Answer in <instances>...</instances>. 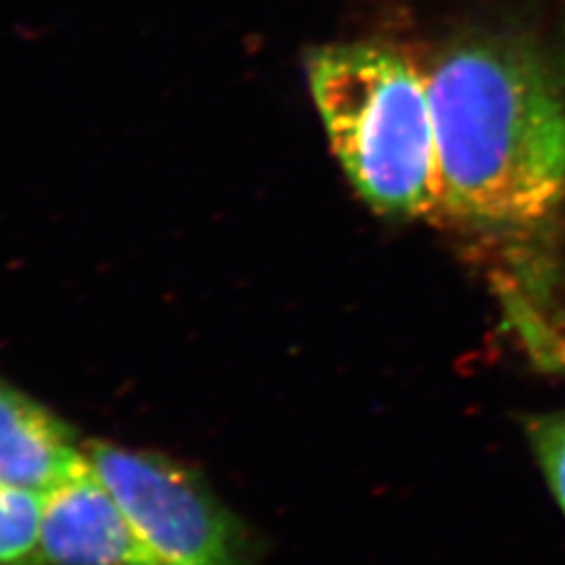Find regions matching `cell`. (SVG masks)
Masks as SVG:
<instances>
[{"label":"cell","mask_w":565,"mask_h":565,"mask_svg":"<svg viewBox=\"0 0 565 565\" xmlns=\"http://www.w3.org/2000/svg\"><path fill=\"white\" fill-rule=\"evenodd\" d=\"M438 214L486 226L539 223L565 193V105L536 61L463 44L427 72Z\"/></svg>","instance_id":"obj_1"},{"label":"cell","mask_w":565,"mask_h":565,"mask_svg":"<svg viewBox=\"0 0 565 565\" xmlns=\"http://www.w3.org/2000/svg\"><path fill=\"white\" fill-rule=\"evenodd\" d=\"M308 84L345 177L377 214L438 212V153L427 74L373 42L321 46Z\"/></svg>","instance_id":"obj_2"},{"label":"cell","mask_w":565,"mask_h":565,"mask_svg":"<svg viewBox=\"0 0 565 565\" xmlns=\"http://www.w3.org/2000/svg\"><path fill=\"white\" fill-rule=\"evenodd\" d=\"M93 473L170 565H258L254 530L202 473L162 452L86 443Z\"/></svg>","instance_id":"obj_3"},{"label":"cell","mask_w":565,"mask_h":565,"mask_svg":"<svg viewBox=\"0 0 565 565\" xmlns=\"http://www.w3.org/2000/svg\"><path fill=\"white\" fill-rule=\"evenodd\" d=\"M41 565H170L90 471L46 494Z\"/></svg>","instance_id":"obj_4"},{"label":"cell","mask_w":565,"mask_h":565,"mask_svg":"<svg viewBox=\"0 0 565 565\" xmlns=\"http://www.w3.org/2000/svg\"><path fill=\"white\" fill-rule=\"evenodd\" d=\"M86 471L90 461L78 431L0 377V486L51 494Z\"/></svg>","instance_id":"obj_5"},{"label":"cell","mask_w":565,"mask_h":565,"mask_svg":"<svg viewBox=\"0 0 565 565\" xmlns=\"http://www.w3.org/2000/svg\"><path fill=\"white\" fill-rule=\"evenodd\" d=\"M46 494L0 486V565H41Z\"/></svg>","instance_id":"obj_6"},{"label":"cell","mask_w":565,"mask_h":565,"mask_svg":"<svg viewBox=\"0 0 565 565\" xmlns=\"http://www.w3.org/2000/svg\"><path fill=\"white\" fill-rule=\"evenodd\" d=\"M527 436L546 482L565 513V411L536 417L527 425Z\"/></svg>","instance_id":"obj_7"}]
</instances>
